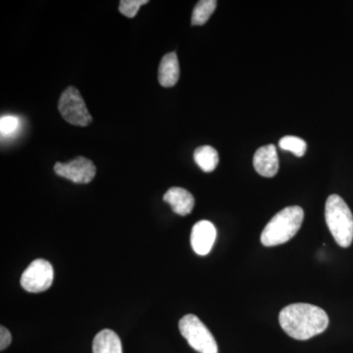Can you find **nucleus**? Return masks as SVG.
<instances>
[{"instance_id":"7","label":"nucleus","mask_w":353,"mask_h":353,"mask_svg":"<svg viewBox=\"0 0 353 353\" xmlns=\"http://www.w3.org/2000/svg\"><path fill=\"white\" fill-rule=\"evenodd\" d=\"M57 175L76 183H88L94 180L97 168L92 161L83 157H77L67 163L54 165Z\"/></svg>"},{"instance_id":"15","label":"nucleus","mask_w":353,"mask_h":353,"mask_svg":"<svg viewBox=\"0 0 353 353\" xmlns=\"http://www.w3.org/2000/svg\"><path fill=\"white\" fill-rule=\"evenodd\" d=\"M279 145L283 150L292 152L297 157H303L305 154L306 148H307L305 141L294 136H285L281 139Z\"/></svg>"},{"instance_id":"3","label":"nucleus","mask_w":353,"mask_h":353,"mask_svg":"<svg viewBox=\"0 0 353 353\" xmlns=\"http://www.w3.org/2000/svg\"><path fill=\"white\" fill-rule=\"evenodd\" d=\"M325 218L332 236L341 248H347L353 241V216L345 201L338 194L328 197Z\"/></svg>"},{"instance_id":"6","label":"nucleus","mask_w":353,"mask_h":353,"mask_svg":"<svg viewBox=\"0 0 353 353\" xmlns=\"http://www.w3.org/2000/svg\"><path fill=\"white\" fill-rule=\"evenodd\" d=\"M54 272L52 265L44 259H37L29 265L21 277V285L29 292H41L50 289Z\"/></svg>"},{"instance_id":"5","label":"nucleus","mask_w":353,"mask_h":353,"mask_svg":"<svg viewBox=\"0 0 353 353\" xmlns=\"http://www.w3.org/2000/svg\"><path fill=\"white\" fill-rule=\"evenodd\" d=\"M58 110L63 119L74 126L85 127L92 123V116L76 88H67L62 92L58 102Z\"/></svg>"},{"instance_id":"1","label":"nucleus","mask_w":353,"mask_h":353,"mask_svg":"<svg viewBox=\"0 0 353 353\" xmlns=\"http://www.w3.org/2000/svg\"><path fill=\"white\" fill-rule=\"evenodd\" d=\"M279 322L290 338L306 341L322 334L329 326V317L322 308L308 303L285 306L279 315Z\"/></svg>"},{"instance_id":"11","label":"nucleus","mask_w":353,"mask_h":353,"mask_svg":"<svg viewBox=\"0 0 353 353\" xmlns=\"http://www.w3.org/2000/svg\"><path fill=\"white\" fill-rule=\"evenodd\" d=\"M180 78V65L175 52L165 55L158 70V81L164 88L174 87Z\"/></svg>"},{"instance_id":"14","label":"nucleus","mask_w":353,"mask_h":353,"mask_svg":"<svg viewBox=\"0 0 353 353\" xmlns=\"http://www.w3.org/2000/svg\"><path fill=\"white\" fill-rule=\"evenodd\" d=\"M217 7L215 0H201L197 2L194 11H192V25L202 26L205 24L214 12Z\"/></svg>"},{"instance_id":"18","label":"nucleus","mask_w":353,"mask_h":353,"mask_svg":"<svg viewBox=\"0 0 353 353\" xmlns=\"http://www.w3.org/2000/svg\"><path fill=\"white\" fill-rule=\"evenodd\" d=\"M11 341H12V336H11L10 332L6 327L1 326L0 328V350H6L10 345Z\"/></svg>"},{"instance_id":"2","label":"nucleus","mask_w":353,"mask_h":353,"mask_svg":"<svg viewBox=\"0 0 353 353\" xmlns=\"http://www.w3.org/2000/svg\"><path fill=\"white\" fill-rule=\"evenodd\" d=\"M303 219V209L299 206L283 209L264 228L260 238L262 245L270 248L288 243L299 231Z\"/></svg>"},{"instance_id":"13","label":"nucleus","mask_w":353,"mask_h":353,"mask_svg":"<svg viewBox=\"0 0 353 353\" xmlns=\"http://www.w3.org/2000/svg\"><path fill=\"white\" fill-rule=\"evenodd\" d=\"M194 158L199 168L206 173L214 171L219 163V155H218L217 150L210 145L197 148L194 150Z\"/></svg>"},{"instance_id":"8","label":"nucleus","mask_w":353,"mask_h":353,"mask_svg":"<svg viewBox=\"0 0 353 353\" xmlns=\"http://www.w3.org/2000/svg\"><path fill=\"white\" fill-rule=\"evenodd\" d=\"M217 236V231L212 223L202 220L192 227L190 245L196 254L204 256L212 250Z\"/></svg>"},{"instance_id":"9","label":"nucleus","mask_w":353,"mask_h":353,"mask_svg":"<svg viewBox=\"0 0 353 353\" xmlns=\"http://www.w3.org/2000/svg\"><path fill=\"white\" fill-rule=\"evenodd\" d=\"M253 166L257 173L266 178L276 176L279 171L277 148L274 145L262 146L253 157Z\"/></svg>"},{"instance_id":"4","label":"nucleus","mask_w":353,"mask_h":353,"mask_svg":"<svg viewBox=\"0 0 353 353\" xmlns=\"http://www.w3.org/2000/svg\"><path fill=\"white\" fill-rule=\"evenodd\" d=\"M179 330L190 347L199 353H218L214 336L197 316H183L179 322Z\"/></svg>"},{"instance_id":"12","label":"nucleus","mask_w":353,"mask_h":353,"mask_svg":"<svg viewBox=\"0 0 353 353\" xmlns=\"http://www.w3.org/2000/svg\"><path fill=\"white\" fill-rule=\"evenodd\" d=\"M94 353H123L122 343L118 334L111 330H102L92 343Z\"/></svg>"},{"instance_id":"17","label":"nucleus","mask_w":353,"mask_h":353,"mask_svg":"<svg viewBox=\"0 0 353 353\" xmlns=\"http://www.w3.org/2000/svg\"><path fill=\"white\" fill-rule=\"evenodd\" d=\"M148 3V0H122L120 1L119 11L121 14L132 19L138 14L139 7Z\"/></svg>"},{"instance_id":"16","label":"nucleus","mask_w":353,"mask_h":353,"mask_svg":"<svg viewBox=\"0 0 353 353\" xmlns=\"http://www.w3.org/2000/svg\"><path fill=\"white\" fill-rule=\"evenodd\" d=\"M20 128L21 120L17 116H2L0 119V132H1L2 139L12 138L19 132Z\"/></svg>"},{"instance_id":"10","label":"nucleus","mask_w":353,"mask_h":353,"mask_svg":"<svg viewBox=\"0 0 353 353\" xmlns=\"http://www.w3.org/2000/svg\"><path fill=\"white\" fill-rule=\"evenodd\" d=\"M163 199L165 202L170 204L174 212L178 215H189L194 208V197L189 190L183 188H171L164 194Z\"/></svg>"}]
</instances>
